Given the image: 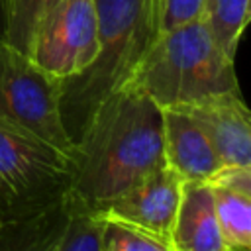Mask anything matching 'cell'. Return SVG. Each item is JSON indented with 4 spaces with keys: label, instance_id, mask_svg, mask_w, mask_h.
Wrapping results in <instances>:
<instances>
[{
    "label": "cell",
    "instance_id": "1",
    "mask_svg": "<svg viewBox=\"0 0 251 251\" xmlns=\"http://www.w3.org/2000/svg\"><path fill=\"white\" fill-rule=\"evenodd\" d=\"M69 190L100 212L165 165L163 110L137 86L124 84L90 116L73 147Z\"/></svg>",
    "mask_w": 251,
    "mask_h": 251
},
{
    "label": "cell",
    "instance_id": "2",
    "mask_svg": "<svg viewBox=\"0 0 251 251\" xmlns=\"http://www.w3.org/2000/svg\"><path fill=\"white\" fill-rule=\"evenodd\" d=\"M98 14V51L78 75L61 86V118L73 141L94 110L129 82L143 55L159 35L157 0H94Z\"/></svg>",
    "mask_w": 251,
    "mask_h": 251
},
{
    "label": "cell",
    "instance_id": "3",
    "mask_svg": "<svg viewBox=\"0 0 251 251\" xmlns=\"http://www.w3.org/2000/svg\"><path fill=\"white\" fill-rule=\"evenodd\" d=\"M129 84L143 90L161 110L239 90L235 61L216 45L202 16L159 31Z\"/></svg>",
    "mask_w": 251,
    "mask_h": 251
},
{
    "label": "cell",
    "instance_id": "4",
    "mask_svg": "<svg viewBox=\"0 0 251 251\" xmlns=\"http://www.w3.org/2000/svg\"><path fill=\"white\" fill-rule=\"evenodd\" d=\"M71 175L67 153L0 118V224L31 214L67 192Z\"/></svg>",
    "mask_w": 251,
    "mask_h": 251
},
{
    "label": "cell",
    "instance_id": "5",
    "mask_svg": "<svg viewBox=\"0 0 251 251\" xmlns=\"http://www.w3.org/2000/svg\"><path fill=\"white\" fill-rule=\"evenodd\" d=\"M61 78L0 39V118L71 157L73 141L61 118Z\"/></svg>",
    "mask_w": 251,
    "mask_h": 251
},
{
    "label": "cell",
    "instance_id": "6",
    "mask_svg": "<svg viewBox=\"0 0 251 251\" xmlns=\"http://www.w3.org/2000/svg\"><path fill=\"white\" fill-rule=\"evenodd\" d=\"M104 222L67 190L43 208L0 224V251H100Z\"/></svg>",
    "mask_w": 251,
    "mask_h": 251
},
{
    "label": "cell",
    "instance_id": "7",
    "mask_svg": "<svg viewBox=\"0 0 251 251\" xmlns=\"http://www.w3.org/2000/svg\"><path fill=\"white\" fill-rule=\"evenodd\" d=\"M98 51L94 0H61L39 24L27 57L45 73L65 80L82 73Z\"/></svg>",
    "mask_w": 251,
    "mask_h": 251
},
{
    "label": "cell",
    "instance_id": "8",
    "mask_svg": "<svg viewBox=\"0 0 251 251\" xmlns=\"http://www.w3.org/2000/svg\"><path fill=\"white\" fill-rule=\"evenodd\" d=\"M182 184L184 180L180 175L165 163L163 167L145 175L96 214L102 222H114L137 229L171 245V233L180 206Z\"/></svg>",
    "mask_w": 251,
    "mask_h": 251
},
{
    "label": "cell",
    "instance_id": "9",
    "mask_svg": "<svg viewBox=\"0 0 251 251\" xmlns=\"http://www.w3.org/2000/svg\"><path fill=\"white\" fill-rule=\"evenodd\" d=\"M206 133L222 165L251 167V116L241 92H224L178 108Z\"/></svg>",
    "mask_w": 251,
    "mask_h": 251
},
{
    "label": "cell",
    "instance_id": "10",
    "mask_svg": "<svg viewBox=\"0 0 251 251\" xmlns=\"http://www.w3.org/2000/svg\"><path fill=\"white\" fill-rule=\"evenodd\" d=\"M163 149L165 163L182 180L206 182L222 167L202 127L178 108L163 110Z\"/></svg>",
    "mask_w": 251,
    "mask_h": 251
},
{
    "label": "cell",
    "instance_id": "11",
    "mask_svg": "<svg viewBox=\"0 0 251 251\" xmlns=\"http://www.w3.org/2000/svg\"><path fill=\"white\" fill-rule=\"evenodd\" d=\"M171 247L175 251H229L216 220L212 186L208 182L184 180Z\"/></svg>",
    "mask_w": 251,
    "mask_h": 251
},
{
    "label": "cell",
    "instance_id": "12",
    "mask_svg": "<svg viewBox=\"0 0 251 251\" xmlns=\"http://www.w3.org/2000/svg\"><path fill=\"white\" fill-rule=\"evenodd\" d=\"M212 196L216 220L227 249L251 251V194L212 186Z\"/></svg>",
    "mask_w": 251,
    "mask_h": 251
},
{
    "label": "cell",
    "instance_id": "13",
    "mask_svg": "<svg viewBox=\"0 0 251 251\" xmlns=\"http://www.w3.org/2000/svg\"><path fill=\"white\" fill-rule=\"evenodd\" d=\"M251 0H202L200 16L216 45L235 61L241 33L249 22Z\"/></svg>",
    "mask_w": 251,
    "mask_h": 251
},
{
    "label": "cell",
    "instance_id": "14",
    "mask_svg": "<svg viewBox=\"0 0 251 251\" xmlns=\"http://www.w3.org/2000/svg\"><path fill=\"white\" fill-rule=\"evenodd\" d=\"M59 2L61 0H4L2 41L27 55L39 24Z\"/></svg>",
    "mask_w": 251,
    "mask_h": 251
},
{
    "label": "cell",
    "instance_id": "15",
    "mask_svg": "<svg viewBox=\"0 0 251 251\" xmlns=\"http://www.w3.org/2000/svg\"><path fill=\"white\" fill-rule=\"evenodd\" d=\"M100 251H175V249L137 229L114 222H104L100 235Z\"/></svg>",
    "mask_w": 251,
    "mask_h": 251
},
{
    "label": "cell",
    "instance_id": "16",
    "mask_svg": "<svg viewBox=\"0 0 251 251\" xmlns=\"http://www.w3.org/2000/svg\"><path fill=\"white\" fill-rule=\"evenodd\" d=\"M159 2V31L173 29L200 16L202 0H157Z\"/></svg>",
    "mask_w": 251,
    "mask_h": 251
},
{
    "label": "cell",
    "instance_id": "17",
    "mask_svg": "<svg viewBox=\"0 0 251 251\" xmlns=\"http://www.w3.org/2000/svg\"><path fill=\"white\" fill-rule=\"evenodd\" d=\"M206 182L212 186H222V188L237 190L243 194H251V167L222 165Z\"/></svg>",
    "mask_w": 251,
    "mask_h": 251
},
{
    "label": "cell",
    "instance_id": "18",
    "mask_svg": "<svg viewBox=\"0 0 251 251\" xmlns=\"http://www.w3.org/2000/svg\"><path fill=\"white\" fill-rule=\"evenodd\" d=\"M4 33V0H0V39Z\"/></svg>",
    "mask_w": 251,
    "mask_h": 251
}]
</instances>
